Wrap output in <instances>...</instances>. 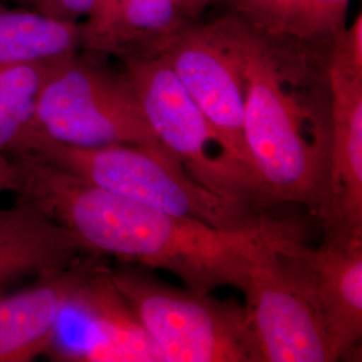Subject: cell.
Returning <instances> with one entry per match:
<instances>
[{"label":"cell","mask_w":362,"mask_h":362,"mask_svg":"<svg viewBox=\"0 0 362 362\" xmlns=\"http://www.w3.org/2000/svg\"><path fill=\"white\" fill-rule=\"evenodd\" d=\"M290 251L338 361L362 336V239L327 231L322 246L310 248L294 238Z\"/></svg>","instance_id":"10"},{"label":"cell","mask_w":362,"mask_h":362,"mask_svg":"<svg viewBox=\"0 0 362 362\" xmlns=\"http://www.w3.org/2000/svg\"><path fill=\"white\" fill-rule=\"evenodd\" d=\"M88 254L73 233L25 199L0 207V296L21 278L45 281L76 269Z\"/></svg>","instance_id":"12"},{"label":"cell","mask_w":362,"mask_h":362,"mask_svg":"<svg viewBox=\"0 0 362 362\" xmlns=\"http://www.w3.org/2000/svg\"><path fill=\"white\" fill-rule=\"evenodd\" d=\"M47 65L0 66V152L31 127Z\"/></svg>","instance_id":"17"},{"label":"cell","mask_w":362,"mask_h":362,"mask_svg":"<svg viewBox=\"0 0 362 362\" xmlns=\"http://www.w3.org/2000/svg\"><path fill=\"white\" fill-rule=\"evenodd\" d=\"M47 354L57 361L165 362L110 272L91 263L66 302Z\"/></svg>","instance_id":"8"},{"label":"cell","mask_w":362,"mask_h":362,"mask_svg":"<svg viewBox=\"0 0 362 362\" xmlns=\"http://www.w3.org/2000/svg\"><path fill=\"white\" fill-rule=\"evenodd\" d=\"M83 49L82 21L0 3V66L50 64Z\"/></svg>","instance_id":"16"},{"label":"cell","mask_w":362,"mask_h":362,"mask_svg":"<svg viewBox=\"0 0 362 362\" xmlns=\"http://www.w3.org/2000/svg\"><path fill=\"white\" fill-rule=\"evenodd\" d=\"M211 23L243 78L247 163L263 204H300L325 220L332 46L270 38L228 13Z\"/></svg>","instance_id":"1"},{"label":"cell","mask_w":362,"mask_h":362,"mask_svg":"<svg viewBox=\"0 0 362 362\" xmlns=\"http://www.w3.org/2000/svg\"><path fill=\"white\" fill-rule=\"evenodd\" d=\"M332 129L329 151V233L362 239V67L327 64Z\"/></svg>","instance_id":"11"},{"label":"cell","mask_w":362,"mask_h":362,"mask_svg":"<svg viewBox=\"0 0 362 362\" xmlns=\"http://www.w3.org/2000/svg\"><path fill=\"white\" fill-rule=\"evenodd\" d=\"M181 16L188 22H199L203 13H206L208 6L215 0H173Z\"/></svg>","instance_id":"19"},{"label":"cell","mask_w":362,"mask_h":362,"mask_svg":"<svg viewBox=\"0 0 362 362\" xmlns=\"http://www.w3.org/2000/svg\"><path fill=\"white\" fill-rule=\"evenodd\" d=\"M284 224L260 242L242 291L263 362L333 361L324 326L290 247Z\"/></svg>","instance_id":"7"},{"label":"cell","mask_w":362,"mask_h":362,"mask_svg":"<svg viewBox=\"0 0 362 362\" xmlns=\"http://www.w3.org/2000/svg\"><path fill=\"white\" fill-rule=\"evenodd\" d=\"M31 8L67 21H83L93 0H23Z\"/></svg>","instance_id":"18"},{"label":"cell","mask_w":362,"mask_h":362,"mask_svg":"<svg viewBox=\"0 0 362 362\" xmlns=\"http://www.w3.org/2000/svg\"><path fill=\"white\" fill-rule=\"evenodd\" d=\"M10 152H23L105 191L219 230H250L274 221L263 211L202 185L163 145L82 148L27 129Z\"/></svg>","instance_id":"3"},{"label":"cell","mask_w":362,"mask_h":362,"mask_svg":"<svg viewBox=\"0 0 362 362\" xmlns=\"http://www.w3.org/2000/svg\"><path fill=\"white\" fill-rule=\"evenodd\" d=\"M219 1L226 13L270 38L291 43L330 47L348 26L350 0Z\"/></svg>","instance_id":"15"},{"label":"cell","mask_w":362,"mask_h":362,"mask_svg":"<svg viewBox=\"0 0 362 362\" xmlns=\"http://www.w3.org/2000/svg\"><path fill=\"white\" fill-rule=\"evenodd\" d=\"M28 129L73 146H158L129 81L77 54L47 65Z\"/></svg>","instance_id":"5"},{"label":"cell","mask_w":362,"mask_h":362,"mask_svg":"<svg viewBox=\"0 0 362 362\" xmlns=\"http://www.w3.org/2000/svg\"><path fill=\"white\" fill-rule=\"evenodd\" d=\"M0 3H1V0H0Z\"/></svg>","instance_id":"21"},{"label":"cell","mask_w":362,"mask_h":362,"mask_svg":"<svg viewBox=\"0 0 362 362\" xmlns=\"http://www.w3.org/2000/svg\"><path fill=\"white\" fill-rule=\"evenodd\" d=\"M82 23L83 49L118 59L160 54L188 25L173 0H93Z\"/></svg>","instance_id":"13"},{"label":"cell","mask_w":362,"mask_h":362,"mask_svg":"<svg viewBox=\"0 0 362 362\" xmlns=\"http://www.w3.org/2000/svg\"><path fill=\"white\" fill-rule=\"evenodd\" d=\"M165 362H263L246 308L134 272H110Z\"/></svg>","instance_id":"4"},{"label":"cell","mask_w":362,"mask_h":362,"mask_svg":"<svg viewBox=\"0 0 362 362\" xmlns=\"http://www.w3.org/2000/svg\"><path fill=\"white\" fill-rule=\"evenodd\" d=\"M18 187V169L13 160H8L0 152V192L16 191Z\"/></svg>","instance_id":"20"},{"label":"cell","mask_w":362,"mask_h":362,"mask_svg":"<svg viewBox=\"0 0 362 362\" xmlns=\"http://www.w3.org/2000/svg\"><path fill=\"white\" fill-rule=\"evenodd\" d=\"M16 191L73 233L93 255H112L175 274L187 288H243L252 257L279 221L227 231L179 218L94 187L23 152H13Z\"/></svg>","instance_id":"2"},{"label":"cell","mask_w":362,"mask_h":362,"mask_svg":"<svg viewBox=\"0 0 362 362\" xmlns=\"http://www.w3.org/2000/svg\"><path fill=\"white\" fill-rule=\"evenodd\" d=\"M89 264L13 296H0V362L33 361L47 354L58 318Z\"/></svg>","instance_id":"14"},{"label":"cell","mask_w":362,"mask_h":362,"mask_svg":"<svg viewBox=\"0 0 362 362\" xmlns=\"http://www.w3.org/2000/svg\"><path fill=\"white\" fill-rule=\"evenodd\" d=\"M119 61L158 143L208 189L263 211L251 173L227 152L164 55H129Z\"/></svg>","instance_id":"6"},{"label":"cell","mask_w":362,"mask_h":362,"mask_svg":"<svg viewBox=\"0 0 362 362\" xmlns=\"http://www.w3.org/2000/svg\"><path fill=\"white\" fill-rule=\"evenodd\" d=\"M160 54L168 61L227 152L251 173L243 136V78L212 23H188Z\"/></svg>","instance_id":"9"}]
</instances>
